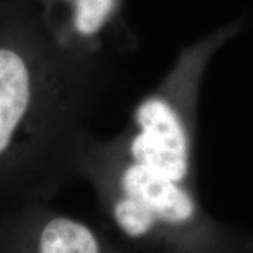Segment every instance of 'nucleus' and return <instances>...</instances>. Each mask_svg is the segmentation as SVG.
<instances>
[{
    "label": "nucleus",
    "mask_w": 253,
    "mask_h": 253,
    "mask_svg": "<svg viewBox=\"0 0 253 253\" xmlns=\"http://www.w3.org/2000/svg\"><path fill=\"white\" fill-rule=\"evenodd\" d=\"M111 71L59 45L24 0H0V189H46L75 172Z\"/></svg>",
    "instance_id": "f257e3e1"
},
{
    "label": "nucleus",
    "mask_w": 253,
    "mask_h": 253,
    "mask_svg": "<svg viewBox=\"0 0 253 253\" xmlns=\"http://www.w3.org/2000/svg\"><path fill=\"white\" fill-rule=\"evenodd\" d=\"M245 28L234 20L181 46L169 72L141 100L123 132L128 154L172 180L189 184L194 174L200 96L214 56Z\"/></svg>",
    "instance_id": "f03ea898"
},
{
    "label": "nucleus",
    "mask_w": 253,
    "mask_h": 253,
    "mask_svg": "<svg viewBox=\"0 0 253 253\" xmlns=\"http://www.w3.org/2000/svg\"><path fill=\"white\" fill-rule=\"evenodd\" d=\"M36 244L37 253H101L99 239L89 226L62 215L42 221Z\"/></svg>",
    "instance_id": "7ed1b4c3"
}]
</instances>
